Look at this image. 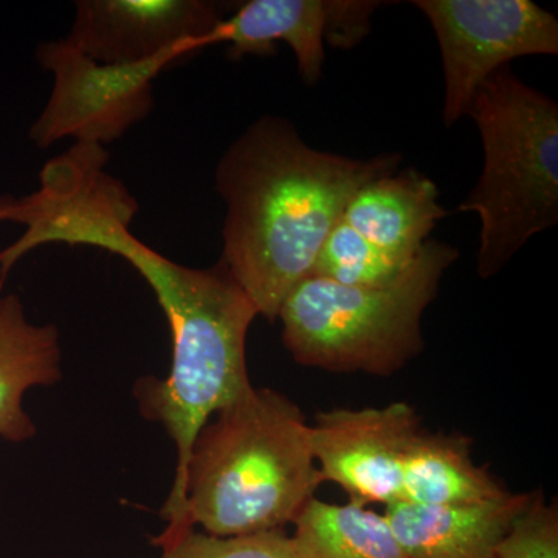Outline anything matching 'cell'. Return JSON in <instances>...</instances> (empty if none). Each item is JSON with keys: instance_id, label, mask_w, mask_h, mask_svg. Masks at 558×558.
Instances as JSON below:
<instances>
[{"instance_id": "6da1fadb", "label": "cell", "mask_w": 558, "mask_h": 558, "mask_svg": "<svg viewBox=\"0 0 558 558\" xmlns=\"http://www.w3.org/2000/svg\"><path fill=\"white\" fill-rule=\"evenodd\" d=\"M137 205L124 196L94 202L76 220V245L108 250L132 264L156 293L170 323L172 365L165 379L134 388L140 413L159 422L178 450V468L161 517L178 532L185 513L186 465L194 439L218 411L253 387L245 343L258 311L219 260L193 269L160 255L132 234Z\"/></svg>"}, {"instance_id": "7a4b0ae2", "label": "cell", "mask_w": 558, "mask_h": 558, "mask_svg": "<svg viewBox=\"0 0 558 558\" xmlns=\"http://www.w3.org/2000/svg\"><path fill=\"white\" fill-rule=\"evenodd\" d=\"M398 154L362 160L311 148L289 120L260 117L216 168L226 202L223 266L270 322L311 277L323 242L357 190L398 170Z\"/></svg>"}, {"instance_id": "3957f363", "label": "cell", "mask_w": 558, "mask_h": 558, "mask_svg": "<svg viewBox=\"0 0 558 558\" xmlns=\"http://www.w3.org/2000/svg\"><path fill=\"white\" fill-rule=\"evenodd\" d=\"M323 483L303 411L281 392L252 387L194 439L179 534L196 527L215 537L284 531Z\"/></svg>"}, {"instance_id": "277c9868", "label": "cell", "mask_w": 558, "mask_h": 558, "mask_svg": "<svg viewBox=\"0 0 558 558\" xmlns=\"http://www.w3.org/2000/svg\"><path fill=\"white\" fill-rule=\"evenodd\" d=\"M468 116L483 138L484 170L458 209L480 216L478 274L486 279L557 226L558 105L506 65L481 84Z\"/></svg>"}, {"instance_id": "5b68a950", "label": "cell", "mask_w": 558, "mask_h": 558, "mask_svg": "<svg viewBox=\"0 0 558 558\" xmlns=\"http://www.w3.org/2000/svg\"><path fill=\"white\" fill-rule=\"evenodd\" d=\"M458 256L446 242L428 240L409 269L380 288H351L311 275L278 312L284 347L310 368L398 373L424 349L422 317Z\"/></svg>"}, {"instance_id": "8992f818", "label": "cell", "mask_w": 558, "mask_h": 558, "mask_svg": "<svg viewBox=\"0 0 558 558\" xmlns=\"http://www.w3.org/2000/svg\"><path fill=\"white\" fill-rule=\"evenodd\" d=\"M442 58L447 128L468 116L481 84L510 61L558 54V21L532 0H416Z\"/></svg>"}, {"instance_id": "52a82bcc", "label": "cell", "mask_w": 558, "mask_h": 558, "mask_svg": "<svg viewBox=\"0 0 558 558\" xmlns=\"http://www.w3.org/2000/svg\"><path fill=\"white\" fill-rule=\"evenodd\" d=\"M36 60L53 75L49 101L31 130L39 148L68 137L105 148L123 137L153 112L154 80L179 62L163 57L135 65L101 64L65 39L40 43Z\"/></svg>"}, {"instance_id": "ba28073f", "label": "cell", "mask_w": 558, "mask_h": 558, "mask_svg": "<svg viewBox=\"0 0 558 558\" xmlns=\"http://www.w3.org/2000/svg\"><path fill=\"white\" fill-rule=\"evenodd\" d=\"M227 10L207 0H80L65 40L101 64L180 61L209 47Z\"/></svg>"}, {"instance_id": "9c48e42d", "label": "cell", "mask_w": 558, "mask_h": 558, "mask_svg": "<svg viewBox=\"0 0 558 558\" xmlns=\"http://www.w3.org/2000/svg\"><path fill=\"white\" fill-rule=\"evenodd\" d=\"M422 429L407 402L323 411L311 424L312 450L323 480L343 488L351 505L389 506L400 499L403 461Z\"/></svg>"}, {"instance_id": "30bf717a", "label": "cell", "mask_w": 558, "mask_h": 558, "mask_svg": "<svg viewBox=\"0 0 558 558\" xmlns=\"http://www.w3.org/2000/svg\"><path fill=\"white\" fill-rule=\"evenodd\" d=\"M385 3L365 0H250L220 21L209 46L227 44L231 58L274 53L288 44L301 78L317 84L325 62V40L349 49L369 32L371 16Z\"/></svg>"}, {"instance_id": "8fae6325", "label": "cell", "mask_w": 558, "mask_h": 558, "mask_svg": "<svg viewBox=\"0 0 558 558\" xmlns=\"http://www.w3.org/2000/svg\"><path fill=\"white\" fill-rule=\"evenodd\" d=\"M531 494H508L465 506L396 501L384 517L411 558H495Z\"/></svg>"}, {"instance_id": "7c38bea8", "label": "cell", "mask_w": 558, "mask_h": 558, "mask_svg": "<svg viewBox=\"0 0 558 558\" xmlns=\"http://www.w3.org/2000/svg\"><path fill=\"white\" fill-rule=\"evenodd\" d=\"M446 216L435 182L409 168L365 183L349 201L341 220L389 258L410 266Z\"/></svg>"}, {"instance_id": "4fadbf2b", "label": "cell", "mask_w": 558, "mask_h": 558, "mask_svg": "<svg viewBox=\"0 0 558 558\" xmlns=\"http://www.w3.org/2000/svg\"><path fill=\"white\" fill-rule=\"evenodd\" d=\"M60 336L53 325H33L17 295H0V438L21 444L36 435L22 405L25 392L60 381Z\"/></svg>"}, {"instance_id": "5bb4252c", "label": "cell", "mask_w": 558, "mask_h": 558, "mask_svg": "<svg viewBox=\"0 0 558 558\" xmlns=\"http://www.w3.org/2000/svg\"><path fill=\"white\" fill-rule=\"evenodd\" d=\"M508 492L487 465L476 464L468 436L422 429L403 461L399 501L465 506Z\"/></svg>"}, {"instance_id": "9a60e30c", "label": "cell", "mask_w": 558, "mask_h": 558, "mask_svg": "<svg viewBox=\"0 0 558 558\" xmlns=\"http://www.w3.org/2000/svg\"><path fill=\"white\" fill-rule=\"evenodd\" d=\"M300 558H411L384 513L314 498L293 523Z\"/></svg>"}, {"instance_id": "2e32d148", "label": "cell", "mask_w": 558, "mask_h": 558, "mask_svg": "<svg viewBox=\"0 0 558 558\" xmlns=\"http://www.w3.org/2000/svg\"><path fill=\"white\" fill-rule=\"evenodd\" d=\"M409 267L389 258L340 219L323 242L312 275L351 288H380Z\"/></svg>"}, {"instance_id": "e0dca14e", "label": "cell", "mask_w": 558, "mask_h": 558, "mask_svg": "<svg viewBox=\"0 0 558 558\" xmlns=\"http://www.w3.org/2000/svg\"><path fill=\"white\" fill-rule=\"evenodd\" d=\"M160 558H300L292 535L286 531L263 532L241 537H215L189 529L170 538H154Z\"/></svg>"}, {"instance_id": "ac0fdd59", "label": "cell", "mask_w": 558, "mask_h": 558, "mask_svg": "<svg viewBox=\"0 0 558 558\" xmlns=\"http://www.w3.org/2000/svg\"><path fill=\"white\" fill-rule=\"evenodd\" d=\"M495 558H558V508L543 494H531L526 508L517 517L498 545Z\"/></svg>"}, {"instance_id": "d6986e66", "label": "cell", "mask_w": 558, "mask_h": 558, "mask_svg": "<svg viewBox=\"0 0 558 558\" xmlns=\"http://www.w3.org/2000/svg\"><path fill=\"white\" fill-rule=\"evenodd\" d=\"M3 202H5V196L0 197V222L3 220ZM3 278L5 277L0 274V290H2Z\"/></svg>"}]
</instances>
